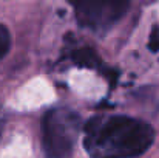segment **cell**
<instances>
[{
  "instance_id": "obj_3",
  "label": "cell",
  "mask_w": 159,
  "mask_h": 158,
  "mask_svg": "<svg viewBox=\"0 0 159 158\" xmlns=\"http://www.w3.org/2000/svg\"><path fill=\"white\" fill-rule=\"evenodd\" d=\"M133 0H68L79 23L91 31L104 33L116 25Z\"/></svg>"
},
{
  "instance_id": "obj_4",
  "label": "cell",
  "mask_w": 159,
  "mask_h": 158,
  "mask_svg": "<svg viewBox=\"0 0 159 158\" xmlns=\"http://www.w3.org/2000/svg\"><path fill=\"white\" fill-rule=\"evenodd\" d=\"M73 59L77 64H80L84 67H88V68H96V67H99V62H101L98 54H94L91 48H85V47L77 48L73 53Z\"/></svg>"
},
{
  "instance_id": "obj_6",
  "label": "cell",
  "mask_w": 159,
  "mask_h": 158,
  "mask_svg": "<svg viewBox=\"0 0 159 158\" xmlns=\"http://www.w3.org/2000/svg\"><path fill=\"white\" fill-rule=\"evenodd\" d=\"M148 48L153 53L159 51V26L155 25L150 34V41H148Z\"/></svg>"
},
{
  "instance_id": "obj_1",
  "label": "cell",
  "mask_w": 159,
  "mask_h": 158,
  "mask_svg": "<svg viewBox=\"0 0 159 158\" xmlns=\"http://www.w3.org/2000/svg\"><path fill=\"white\" fill-rule=\"evenodd\" d=\"M84 133V146L91 158H134L155 141L150 124L124 115L94 116L85 124Z\"/></svg>"
},
{
  "instance_id": "obj_2",
  "label": "cell",
  "mask_w": 159,
  "mask_h": 158,
  "mask_svg": "<svg viewBox=\"0 0 159 158\" xmlns=\"http://www.w3.org/2000/svg\"><path fill=\"white\" fill-rule=\"evenodd\" d=\"M80 118L74 110L53 108L42 119V147L45 158H71L80 133Z\"/></svg>"
},
{
  "instance_id": "obj_5",
  "label": "cell",
  "mask_w": 159,
  "mask_h": 158,
  "mask_svg": "<svg viewBox=\"0 0 159 158\" xmlns=\"http://www.w3.org/2000/svg\"><path fill=\"white\" fill-rule=\"evenodd\" d=\"M9 47H11L9 31L3 25H0V59L6 56V53L9 51Z\"/></svg>"
}]
</instances>
